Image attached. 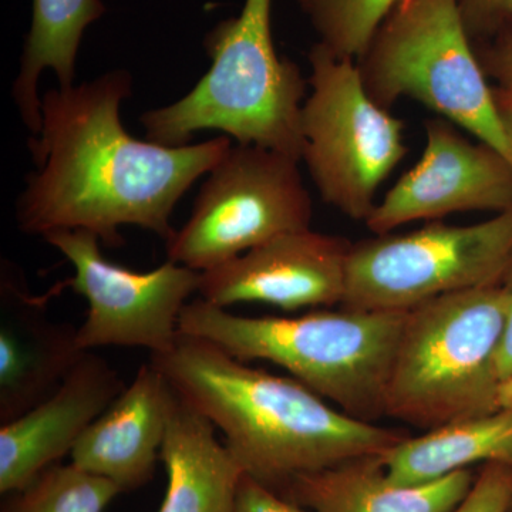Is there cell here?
Returning <instances> with one entry per match:
<instances>
[{
    "mask_svg": "<svg viewBox=\"0 0 512 512\" xmlns=\"http://www.w3.org/2000/svg\"><path fill=\"white\" fill-rule=\"evenodd\" d=\"M131 93L133 77L117 69L43 94L42 127L29 143L36 168L16 201L20 231L43 237L84 229L107 247L123 242L124 225L171 238L178 202L220 163L232 140L181 147L137 140L120 117Z\"/></svg>",
    "mask_w": 512,
    "mask_h": 512,
    "instance_id": "cell-1",
    "label": "cell"
},
{
    "mask_svg": "<svg viewBox=\"0 0 512 512\" xmlns=\"http://www.w3.org/2000/svg\"><path fill=\"white\" fill-rule=\"evenodd\" d=\"M150 363L224 433L245 474L272 490L303 474L377 456L407 437L333 409L293 377L248 366L195 336L178 333L173 348L151 355Z\"/></svg>",
    "mask_w": 512,
    "mask_h": 512,
    "instance_id": "cell-2",
    "label": "cell"
},
{
    "mask_svg": "<svg viewBox=\"0 0 512 512\" xmlns=\"http://www.w3.org/2000/svg\"><path fill=\"white\" fill-rule=\"evenodd\" d=\"M407 312L342 308L281 316H239L198 298L178 332L214 343L241 362L274 363L359 420L386 416L387 382Z\"/></svg>",
    "mask_w": 512,
    "mask_h": 512,
    "instance_id": "cell-3",
    "label": "cell"
},
{
    "mask_svg": "<svg viewBox=\"0 0 512 512\" xmlns=\"http://www.w3.org/2000/svg\"><path fill=\"white\" fill-rule=\"evenodd\" d=\"M271 13L272 0H245L241 15L208 32L210 70L183 99L140 117L147 140L181 147L198 131L220 130L237 144L301 163L309 83L298 64L276 52Z\"/></svg>",
    "mask_w": 512,
    "mask_h": 512,
    "instance_id": "cell-4",
    "label": "cell"
},
{
    "mask_svg": "<svg viewBox=\"0 0 512 512\" xmlns=\"http://www.w3.org/2000/svg\"><path fill=\"white\" fill-rule=\"evenodd\" d=\"M504 318L498 284L447 293L407 311L386 416L431 430L498 410Z\"/></svg>",
    "mask_w": 512,
    "mask_h": 512,
    "instance_id": "cell-5",
    "label": "cell"
},
{
    "mask_svg": "<svg viewBox=\"0 0 512 512\" xmlns=\"http://www.w3.org/2000/svg\"><path fill=\"white\" fill-rule=\"evenodd\" d=\"M356 66L367 93L384 109L403 97L417 101L512 164V141L458 0H402Z\"/></svg>",
    "mask_w": 512,
    "mask_h": 512,
    "instance_id": "cell-6",
    "label": "cell"
},
{
    "mask_svg": "<svg viewBox=\"0 0 512 512\" xmlns=\"http://www.w3.org/2000/svg\"><path fill=\"white\" fill-rule=\"evenodd\" d=\"M308 59L302 161L326 204L366 222L380 185L407 154L404 123L370 97L355 60L319 42Z\"/></svg>",
    "mask_w": 512,
    "mask_h": 512,
    "instance_id": "cell-7",
    "label": "cell"
},
{
    "mask_svg": "<svg viewBox=\"0 0 512 512\" xmlns=\"http://www.w3.org/2000/svg\"><path fill=\"white\" fill-rule=\"evenodd\" d=\"M512 256V208L471 225L431 221L406 234L353 244L340 306L407 312L447 295L498 284Z\"/></svg>",
    "mask_w": 512,
    "mask_h": 512,
    "instance_id": "cell-8",
    "label": "cell"
},
{
    "mask_svg": "<svg viewBox=\"0 0 512 512\" xmlns=\"http://www.w3.org/2000/svg\"><path fill=\"white\" fill-rule=\"evenodd\" d=\"M207 175L190 220L165 241L168 261L204 272L285 232L311 228V195L295 158L232 144Z\"/></svg>",
    "mask_w": 512,
    "mask_h": 512,
    "instance_id": "cell-9",
    "label": "cell"
},
{
    "mask_svg": "<svg viewBox=\"0 0 512 512\" xmlns=\"http://www.w3.org/2000/svg\"><path fill=\"white\" fill-rule=\"evenodd\" d=\"M42 238L73 266L64 286L89 306L77 328L80 350L120 346L157 355L173 348L181 312L198 293L201 272L168 259L153 271H131L104 258L100 238L84 229H59Z\"/></svg>",
    "mask_w": 512,
    "mask_h": 512,
    "instance_id": "cell-10",
    "label": "cell"
},
{
    "mask_svg": "<svg viewBox=\"0 0 512 512\" xmlns=\"http://www.w3.org/2000/svg\"><path fill=\"white\" fill-rule=\"evenodd\" d=\"M419 163L377 202L365 224L375 235L454 212L512 208V164L488 144L473 143L443 117L426 120Z\"/></svg>",
    "mask_w": 512,
    "mask_h": 512,
    "instance_id": "cell-11",
    "label": "cell"
},
{
    "mask_svg": "<svg viewBox=\"0 0 512 512\" xmlns=\"http://www.w3.org/2000/svg\"><path fill=\"white\" fill-rule=\"evenodd\" d=\"M353 244L311 228L285 232L201 272L200 298L227 309L259 302L284 311L342 305Z\"/></svg>",
    "mask_w": 512,
    "mask_h": 512,
    "instance_id": "cell-12",
    "label": "cell"
},
{
    "mask_svg": "<svg viewBox=\"0 0 512 512\" xmlns=\"http://www.w3.org/2000/svg\"><path fill=\"white\" fill-rule=\"evenodd\" d=\"M126 383L103 357L84 352L52 396L0 424V494L22 490L55 466L123 390Z\"/></svg>",
    "mask_w": 512,
    "mask_h": 512,
    "instance_id": "cell-13",
    "label": "cell"
},
{
    "mask_svg": "<svg viewBox=\"0 0 512 512\" xmlns=\"http://www.w3.org/2000/svg\"><path fill=\"white\" fill-rule=\"evenodd\" d=\"M173 387L150 362L87 427L73 447V466L111 481L121 493L146 485L156 473Z\"/></svg>",
    "mask_w": 512,
    "mask_h": 512,
    "instance_id": "cell-14",
    "label": "cell"
},
{
    "mask_svg": "<svg viewBox=\"0 0 512 512\" xmlns=\"http://www.w3.org/2000/svg\"><path fill=\"white\" fill-rule=\"evenodd\" d=\"M0 320V424L56 392L83 355L77 328L49 319L39 299L3 296Z\"/></svg>",
    "mask_w": 512,
    "mask_h": 512,
    "instance_id": "cell-15",
    "label": "cell"
},
{
    "mask_svg": "<svg viewBox=\"0 0 512 512\" xmlns=\"http://www.w3.org/2000/svg\"><path fill=\"white\" fill-rule=\"evenodd\" d=\"M476 477L470 468L426 484L394 483L380 454L303 474L286 484L296 504L313 512H451Z\"/></svg>",
    "mask_w": 512,
    "mask_h": 512,
    "instance_id": "cell-16",
    "label": "cell"
},
{
    "mask_svg": "<svg viewBox=\"0 0 512 512\" xmlns=\"http://www.w3.org/2000/svg\"><path fill=\"white\" fill-rule=\"evenodd\" d=\"M215 430L173 393L161 447L167 491L158 512H235L245 471Z\"/></svg>",
    "mask_w": 512,
    "mask_h": 512,
    "instance_id": "cell-17",
    "label": "cell"
},
{
    "mask_svg": "<svg viewBox=\"0 0 512 512\" xmlns=\"http://www.w3.org/2000/svg\"><path fill=\"white\" fill-rule=\"evenodd\" d=\"M384 473L397 484L431 483L473 464L512 467V410L498 409L404 437L380 454Z\"/></svg>",
    "mask_w": 512,
    "mask_h": 512,
    "instance_id": "cell-18",
    "label": "cell"
},
{
    "mask_svg": "<svg viewBox=\"0 0 512 512\" xmlns=\"http://www.w3.org/2000/svg\"><path fill=\"white\" fill-rule=\"evenodd\" d=\"M104 13L101 0H33L32 26L12 87L20 119L32 136L42 127L40 76L52 70L59 87L73 86L84 32Z\"/></svg>",
    "mask_w": 512,
    "mask_h": 512,
    "instance_id": "cell-19",
    "label": "cell"
},
{
    "mask_svg": "<svg viewBox=\"0 0 512 512\" xmlns=\"http://www.w3.org/2000/svg\"><path fill=\"white\" fill-rule=\"evenodd\" d=\"M119 494L106 478L57 463L22 490L3 495L0 512H106Z\"/></svg>",
    "mask_w": 512,
    "mask_h": 512,
    "instance_id": "cell-20",
    "label": "cell"
},
{
    "mask_svg": "<svg viewBox=\"0 0 512 512\" xmlns=\"http://www.w3.org/2000/svg\"><path fill=\"white\" fill-rule=\"evenodd\" d=\"M332 55L356 60L402 0H296Z\"/></svg>",
    "mask_w": 512,
    "mask_h": 512,
    "instance_id": "cell-21",
    "label": "cell"
},
{
    "mask_svg": "<svg viewBox=\"0 0 512 512\" xmlns=\"http://www.w3.org/2000/svg\"><path fill=\"white\" fill-rule=\"evenodd\" d=\"M512 504V467L487 464L470 491L451 512H508Z\"/></svg>",
    "mask_w": 512,
    "mask_h": 512,
    "instance_id": "cell-22",
    "label": "cell"
},
{
    "mask_svg": "<svg viewBox=\"0 0 512 512\" xmlns=\"http://www.w3.org/2000/svg\"><path fill=\"white\" fill-rule=\"evenodd\" d=\"M458 10L471 40L494 35L512 22V0H458Z\"/></svg>",
    "mask_w": 512,
    "mask_h": 512,
    "instance_id": "cell-23",
    "label": "cell"
},
{
    "mask_svg": "<svg viewBox=\"0 0 512 512\" xmlns=\"http://www.w3.org/2000/svg\"><path fill=\"white\" fill-rule=\"evenodd\" d=\"M235 512H309L295 501L282 498L268 485L245 474L239 485Z\"/></svg>",
    "mask_w": 512,
    "mask_h": 512,
    "instance_id": "cell-24",
    "label": "cell"
},
{
    "mask_svg": "<svg viewBox=\"0 0 512 512\" xmlns=\"http://www.w3.org/2000/svg\"><path fill=\"white\" fill-rule=\"evenodd\" d=\"M498 286L503 292L505 309L503 342L498 355V375L503 382L512 375V256Z\"/></svg>",
    "mask_w": 512,
    "mask_h": 512,
    "instance_id": "cell-25",
    "label": "cell"
},
{
    "mask_svg": "<svg viewBox=\"0 0 512 512\" xmlns=\"http://www.w3.org/2000/svg\"><path fill=\"white\" fill-rule=\"evenodd\" d=\"M477 55L487 76L498 80L500 87H512V35L493 49Z\"/></svg>",
    "mask_w": 512,
    "mask_h": 512,
    "instance_id": "cell-26",
    "label": "cell"
},
{
    "mask_svg": "<svg viewBox=\"0 0 512 512\" xmlns=\"http://www.w3.org/2000/svg\"><path fill=\"white\" fill-rule=\"evenodd\" d=\"M495 104L498 114L503 121L505 131L512 141V87H500L494 89Z\"/></svg>",
    "mask_w": 512,
    "mask_h": 512,
    "instance_id": "cell-27",
    "label": "cell"
},
{
    "mask_svg": "<svg viewBox=\"0 0 512 512\" xmlns=\"http://www.w3.org/2000/svg\"><path fill=\"white\" fill-rule=\"evenodd\" d=\"M497 409L512 410V375L498 387Z\"/></svg>",
    "mask_w": 512,
    "mask_h": 512,
    "instance_id": "cell-28",
    "label": "cell"
}]
</instances>
